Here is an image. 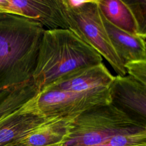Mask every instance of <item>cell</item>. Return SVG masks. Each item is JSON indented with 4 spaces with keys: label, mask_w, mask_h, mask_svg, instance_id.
Returning <instances> with one entry per match:
<instances>
[{
    "label": "cell",
    "mask_w": 146,
    "mask_h": 146,
    "mask_svg": "<svg viewBox=\"0 0 146 146\" xmlns=\"http://www.w3.org/2000/svg\"><path fill=\"white\" fill-rule=\"evenodd\" d=\"M103 58L67 29H45L32 80L40 91L76 70L102 63Z\"/></svg>",
    "instance_id": "7a4b0ae2"
},
{
    "label": "cell",
    "mask_w": 146,
    "mask_h": 146,
    "mask_svg": "<svg viewBox=\"0 0 146 146\" xmlns=\"http://www.w3.org/2000/svg\"><path fill=\"white\" fill-rule=\"evenodd\" d=\"M76 116L51 117L25 136L21 146H57Z\"/></svg>",
    "instance_id": "8fae6325"
},
{
    "label": "cell",
    "mask_w": 146,
    "mask_h": 146,
    "mask_svg": "<svg viewBox=\"0 0 146 146\" xmlns=\"http://www.w3.org/2000/svg\"><path fill=\"white\" fill-rule=\"evenodd\" d=\"M114 76L110 73L104 64L101 63L72 71L56 80L41 91L56 90L82 92L108 88Z\"/></svg>",
    "instance_id": "9c48e42d"
},
{
    "label": "cell",
    "mask_w": 146,
    "mask_h": 146,
    "mask_svg": "<svg viewBox=\"0 0 146 146\" xmlns=\"http://www.w3.org/2000/svg\"><path fill=\"white\" fill-rule=\"evenodd\" d=\"M34 98L0 119V146L18 145L25 136L51 118L38 113Z\"/></svg>",
    "instance_id": "ba28073f"
},
{
    "label": "cell",
    "mask_w": 146,
    "mask_h": 146,
    "mask_svg": "<svg viewBox=\"0 0 146 146\" xmlns=\"http://www.w3.org/2000/svg\"><path fill=\"white\" fill-rule=\"evenodd\" d=\"M93 146H146V131L114 136Z\"/></svg>",
    "instance_id": "5bb4252c"
},
{
    "label": "cell",
    "mask_w": 146,
    "mask_h": 146,
    "mask_svg": "<svg viewBox=\"0 0 146 146\" xmlns=\"http://www.w3.org/2000/svg\"><path fill=\"white\" fill-rule=\"evenodd\" d=\"M58 3L67 29L98 51L117 75L125 76L124 64L110 40L98 0H58Z\"/></svg>",
    "instance_id": "277c9868"
},
{
    "label": "cell",
    "mask_w": 146,
    "mask_h": 146,
    "mask_svg": "<svg viewBox=\"0 0 146 146\" xmlns=\"http://www.w3.org/2000/svg\"><path fill=\"white\" fill-rule=\"evenodd\" d=\"M130 8L138 29L139 34L146 35V0H125Z\"/></svg>",
    "instance_id": "9a60e30c"
},
{
    "label": "cell",
    "mask_w": 146,
    "mask_h": 146,
    "mask_svg": "<svg viewBox=\"0 0 146 146\" xmlns=\"http://www.w3.org/2000/svg\"><path fill=\"white\" fill-rule=\"evenodd\" d=\"M44 30L36 21L0 14V89L32 79Z\"/></svg>",
    "instance_id": "6da1fadb"
},
{
    "label": "cell",
    "mask_w": 146,
    "mask_h": 146,
    "mask_svg": "<svg viewBox=\"0 0 146 146\" xmlns=\"http://www.w3.org/2000/svg\"><path fill=\"white\" fill-rule=\"evenodd\" d=\"M15 146H21V145H15Z\"/></svg>",
    "instance_id": "e0dca14e"
},
{
    "label": "cell",
    "mask_w": 146,
    "mask_h": 146,
    "mask_svg": "<svg viewBox=\"0 0 146 146\" xmlns=\"http://www.w3.org/2000/svg\"><path fill=\"white\" fill-rule=\"evenodd\" d=\"M108 90L111 105L146 125V86L129 75H117L114 76Z\"/></svg>",
    "instance_id": "8992f818"
},
{
    "label": "cell",
    "mask_w": 146,
    "mask_h": 146,
    "mask_svg": "<svg viewBox=\"0 0 146 146\" xmlns=\"http://www.w3.org/2000/svg\"><path fill=\"white\" fill-rule=\"evenodd\" d=\"M124 67L129 76L146 86V60L129 62L125 63Z\"/></svg>",
    "instance_id": "2e32d148"
},
{
    "label": "cell",
    "mask_w": 146,
    "mask_h": 146,
    "mask_svg": "<svg viewBox=\"0 0 146 146\" xmlns=\"http://www.w3.org/2000/svg\"><path fill=\"white\" fill-rule=\"evenodd\" d=\"M39 92L32 79L0 89V119L19 109Z\"/></svg>",
    "instance_id": "4fadbf2b"
},
{
    "label": "cell",
    "mask_w": 146,
    "mask_h": 146,
    "mask_svg": "<svg viewBox=\"0 0 146 146\" xmlns=\"http://www.w3.org/2000/svg\"><path fill=\"white\" fill-rule=\"evenodd\" d=\"M143 131H146V125L109 104L76 116L57 146H93L114 136Z\"/></svg>",
    "instance_id": "3957f363"
},
{
    "label": "cell",
    "mask_w": 146,
    "mask_h": 146,
    "mask_svg": "<svg viewBox=\"0 0 146 146\" xmlns=\"http://www.w3.org/2000/svg\"><path fill=\"white\" fill-rule=\"evenodd\" d=\"M34 99L38 113L45 117L77 116L110 104L108 88L82 92L44 90L39 92Z\"/></svg>",
    "instance_id": "5b68a950"
},
{
    "label": "cell",
    "mask_w": 146,
    "mask_h": 146,
    "mask_svg": "<svg viewBox=\"0 0 146 146\" xmlns=\"http://www.w3.org/2000/svg\"><path fill=\"white\" fill-rule=\"evenodd\" d=\"M101 16L110 40L124 64L131 61L146 60V35L128 34L112 25L102 13Z\"/></svg>",
    "instance_id": "30bf717a"
},
{
    "label": "cell",
    "mask_w": 146,
    "mask_h": 146,
    "mask_svg": "<svg viewBox=\"0 0 146 146\" xmlns=\"http://www.w3.org/2000/svg\"><path fill=\"white\" fill-rule=\"evenodd\" d=\"M98 3L102 14L112 25L128 34L140 35L131 10L125 0H98Z\"/></svg>",
    "instance_id": "7c38bea8"
},
{
    "label": "cell",
    "mask_w": 146,
    "mask_h": 146,
    "mask_svg": "<svg viewBox=\"0 0 146 146\" xmlns=\"http://www.w3.org/2000/svg\"><path fill=\"white\" fill-rule=\"evenodd\" d=\"M0 14L25 17L47 29H67L58 0H0Z\"/></svg>",
    "instance_id": "52a82bcc"
}]
</instances>
